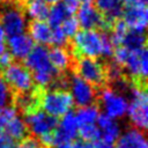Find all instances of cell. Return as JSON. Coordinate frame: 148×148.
Masks as SVG:
<instances>
[{
  "label": "cell",
  "instance_id": "6da1fadb",
  "mask_svg": "<svg viewBox=\"0 0 148 148\" xmlns=\"http://www.w3.org/2000/svg\"><path fill=\"white\" fill-rule=\"evenodd\" d=\"M73 50L80 57L110 58L114 45L109 35L96 29H82L73 36Z\"/></svg>",
  "mask_w": 148,
  "mask_h": 148
},
{
  "label": "cell",
  "instance_id": "7a4b0ae2",
  "mask_svg": "<svg viewBox=\"0 0 148 148\" xmlns=\"http://www.w3.org/2000/svg\"><path fill=\"white\" fill-rule=\"evenodd\" d=\"M25 67L30 71L34 82L45 88L58 80V71L49 58V50L44 45H36L24 59Z\"/></svg>",
  "mask_w": 148,
  "mask_h": 148
},
{
  "label": "cell",
  "instance_id": "3957f363",
  "mask_svg": "<svg viewBox=\"0 0 148 148\" xmlns=\"http://www.w3.org/2000/svg\"><path fill=\"white\" fill-rule=\"evenodd\" d=\"M112 57L113 62L124 68L134 80L145 81L148 73V56L146 47L128 50L124 46H117Z\"/></svg>",
  "mask_w": 148,
  "mask_h": 148
},
{
  "label": "cell",
  "instance_id": "277c9868",
  "mask_svg": "<svg viewBox=\"0 0 148 148\" xmlns=\"http://www.w3.org/2000/svg\"><path fill=\"white\" fill-rule=\"evenodd\" d=\"M128 119L134 128L143 131L148 125V95L143 86L135 84L130 89L127 106Z\"/></svg>",
  "mask_w": 148,
  "mask_h": 148
},
{
  "label": "cell",
  "instance_id": "5b68a950",
  "mask_svg": "<svg viewBox=\"0 0 148 148\" xmlns=\"http://www.w3.org/2000/svg\"><path fill=\"white\" fill-rule=\"evenodd\" d=\"M38 104H40L44 112L54 118L62 117L64 114L71 112L74 105L71 94L66 89L60 88L46 90L39 97Z\"/></svg>",
  "mask_w": 148,
  "mask_h": 148
},
{
  "label": "cell",
  "instance_id": "8992f818",
  "mask_svg": "<svg viewBox=\"0 0 148 148\" xmlns=\"http://www.w3.org/2000/svg\"><path fill=\"white\" fill-rule=\"evenodd\" d=\"M98 101L103 113L106 116L113 119H120L126 116L128 99L121 91L117 90L116 88H103L98 94Z\"/></svg>",
  "mask_w": 148,
  "mask_h": 148
},
{
  "label": "cell",
  "instance_id": "52a82bcc",
  "mask_svg": "<svg viewBox=\"0 0 148 148\" xmlns=\"http://www.w3.org/2000/svg\"><path fill=\"white\" fill-rule=\"evenodd\" d=\"M3 80L8 84L10 90L16 91L17 94H25L32 90L34 79L30 71L21 65L12 62L6 68H3Z\"/></svg>",
  "mask_w": 148,
  "mask_h": 148
},
{
  "label": "cell",
  "instance_id": "ba28073f",
  "mask_svg": "<svg viewBox=\"0 0 148 148\" xmlns=\"http://www.w3.org/2000/svg\"><path fill=\"white\" fill-rule=\"evenodd\" d=\"M24 123L27 125V130L38 139L52 134L58 125L57 118L47 114L42 109L37 108L25 112Z\"/></svg>",
  "mask_w": 148,
  "mask_h": 148
},
{
  "label": "cell",
  "instance_id": "9c48e42d",
  "mask_svg": "<svg viewBox=\"0 0 148 148\" xmlns=\"http://www.w3.org/2000/svg\"><path fill=\"white\" fill-rule=\"evenodd\" d=\"M76 74L92 84L94 87L102 86L106 81V68L97 58L81 57L75 65Z\"/></svg>",
  "mask_w": 148,
  "mask_h": 148
},
{
  "label": "cell",
  "instance_id": "30bf717a",
  "mask_svg": "<svg viewBox=\"0 0 148 148\" xmlns=\"http://www.w3.org/2000/svg\"><path fill=\"white\" fill-rule=\"evenodd\" d=\"M67 87L69 88L68 92L72 96L73 103L79 108L94 104L97 98L96 88L77 74H73L67 79Z\"/></svg>",
  "mask_w": 148,
  "mask_h": 148
},
{
  "label": "cell",
  "instance_id": "8fae6325",
  "mask_svg": "<svg viewBox=\"0 0 148 148\" xmlns=\"http://www.w3.org/2000/svg\"><path fill=\"white\" fill-rule=\"evenodd\" d=\"M0 21L6 37L23 34L28 28L25 14L16 6H9L5 8L0 15Z\"/></svg>",
  "mask_w": 148,
  "mask_h": 148
},
{
  "label": "cell",
  "instance_id": "7c38bea8",
  "mask_svg": "<svg viewBox=\"0 0 148 148\" xmlns=\"http://www.w3.org/2000/svg\"><path fill=\"white\" fill-rule=\"evenodd\" d=\"M76 21L79 27L82 29H108L111 27V22H109L99 10L92 6L91 3H82L77 8Z\"/></svg>",
  "mask_w": 148,
  "mask_h": 148
},
{
  "label": "cell",
  "instance_id": "4fadbf2b",
  "mask_svg": "<svg viewBox=\"0 0 148 148\" xmlns=\"http://www.w3.org/2000/svg\"><path fill=\"white\" fill-rule=\"evenodd\" d=\"M79 135V125L74 112H68L61 117L56 130L52 133L51 147H57L61 143L75 140Z\"/></svg>",
  "mask_w": 148,
  "mask_h": 148
},
{
  "label": "cell",
  "instance_id": "5bb4252c",
  "mask_svg": "<svg viewBox=\"0 0 148 148\" xmlns=\"http://www.w3.org/2000/svg\"><path fill=\"white\" fill-rule=\"evenodd\" d=\"M123 22L130 30L145 32L148 23V10L146 3H128L123 10Z\"/></svg>",
  "mask_w": 148,
  "mask_h": 148
},
{
  "label": "cell",
  "instance_id": "9a60e30c",
  "mask_svg": "<svg viewBox=\"0 0 148 148\" xmlns=\"http://www.w3.org/2000/svg\"><path fill=\"white\" fill-rule=\"evenodd\" d=\"M34 46V40L25 32L7 37L6 40V47H8L9 51L8 53L12 56V58L17 60H24Z\"/></svg>",
  "mask_w": 148,
  "mask_h": 148
},
{
  "label": "cell",
  "instance_id": "2e32d148",
  "mask_svg": "<svg viewBox=\"0 0 148 148\" xmlns=\"http://www.w3.org/2000/svg\"><path fill=\"white\" fill-rule=\"evenodd\" d=\"M96 125L101 132V140L109 145H113L121 133V128L117 119H113L105 113H99Z\"/></svg>",
  "mask_w": 148,
  "mask_h": 148
},
{
  "label": "cell",
  "instance_id": "e0dca14e",
  "mask_svg": "<svg viewBox=\"0 0 148 148\" xmlns=\"http://www.w3.org/2000/svg\"><path fill=\"white\" fill-rule=\"evenodd\" d=\"M114 143V148H148L146 135L141 130L134 127L121 132Z\"/></svg>",
  "mask_w": 148,
  "mask_h": 148
},
{
  "label": "cell",
  "instance_id": "ac0fdd59",
  "mask_svg": "<svg viewBox=\"0 0 148 148\" xmlns=\"http://www.w3.org/2000/svg\"><path fill=\"white\" fill-rule=\"evenodd\" d=\"M95 5L99 13L112 23L123 14L125 0H95Z\"/></svg>",
  "mask_w": 148,
  "mask_h": 148
},
{
  "label": "cell",
  "instance_id": "d6986e66",
  "mask_svg": "<svg viewBox=\"0 0 148 148\" xmlns=\"http://www.w3.org/2000/svg\"><path fill=\"white\" fill-rule=\"evenodd\" d=\"M29 36L37 45L51 44L52 28L45 21H32L29 25Z\"/></svg>",
  "mask_w": 148,
  "mask_h": 148
},
{
  "label": "cell",
  "instance_id": "ffe728a7",
  "mask_svg": "<svg viewBox=\"0 0 148 148\" xmlns=\"http://www.w3.org/2000/svg\"><path fill=\"white\" fill-rule=\"evenodd\" d=\"M49 58L53 67L58 71H66L72 62L71 53L64 46H54L52 50L49 51Z\"/></svg>",
  "mask_w": 148,
  "mask_h": 148
},
{
  "label": "cell",
  "instance_id": "44dd1931",
  "mask_svg": "<svg viewBox=\"0 0 148 148\" xmlns=\"http://www.w3.org/2000/svg\"><path fill=\"white\" fill-rule=\"evenodd\" d=\"M5 132L14 141L25 139V135L28 133V130H27V125L24 123V119L21 118L20 114L17 113L16 116H14L13 118H10L8 120V123L6 125Z\"/></svg>",
  "mask_w": 148,
  "mask_h": 148
},
{
  "label": "cell",
  "instance_id": "7402d4cb",
  "mask_svg": "<svg viewBox=\"0 0 148 148\" xmlns=\"http://www.w3.org/2000/svg\"><path fill=\"white\" fill-rule=\"evenodd\" d=\"M74 13H72L64 2L59 3H54L51 8H49V14H47V23L50 24L51 28H57L60 27V24L71 15H73Z\"/></svg>",
  "mask_w": 148,
  "mask_h": 148
},
{
  "label": "cell",
  "instance_id": "603a6c76",
  "mask_svg": "<svg viewBox=\"0 0 148 148\" xmlns=\"http://www.w3.org/2000/svg\"><path fill=\"white\" fill-rule=\"evenodd\" d=\"M25 14L32 21H45L49 14V5L37 0H28L25 2Z\"/></svg>",
  "mask_w": 148,
  "mask_h": 148
},
{
  "label": "cell",
  "instance_id": "cb8c5ba5",
  "mask_svg": "<svg viewBox=\"0 0 148 148\" xmlns=\"http://www.w3.org/2000/svg\"><path fill=\"white\" fill-rule=\"evenodd\" d=\"M99 116V110L94 104L80 106L79 110L75 112V118L79 126L82 125H89V124H96L97 118Z\"/></svg>",
  "mask_w": 148,
  "mask_h": 148
},
{
  "label": "cell",
  "instance_id": "d4e9b609",
  "mask_svg": "<svg viewBox=\"0 0 148 148\" xmlns=\"http://www.w3.org/2000/svg\"><path fill=\"white\" fill-rule=\"evenodd\" d=\"M118 46H124L128 50H140L146 47V37L143 32L130 30L124 36L121 43Z\"/></svg>",
  "mask_w": 148,
  "mask_h": 148
},
{
  "label": "cell",
  "instance_id": "484cf974",
  "mask_svg": "<svg viewBox=\"0 0 148 148\" xmlns=\"http://www.w3.org/2000/svg\"><path fill=\"white\" fill-rule=\"evenodd\" d=\"M79 135L86 142H95L101 140V132L96 124L79 126Z\"/></svg>",
  "mask_w": 148,
  "mask_h": 148
},
{
  "label": "cell",
  "instance_id": "4316f807",
  "mask_svg": "<svg viewBox=\"0 0 148 148\" xmlns=\"http://www.w3.org/2000/svg\"><path fill=\"white\" fill-rule=\"evenodd\" d=\"M38 101H39V98H38L37 94L31 90V91L25 92V94H20L17 103H18V106L22 110H24V112H28V111L37 108Z\"/></svg>",
  "mask_w": 148,
  "mask_h": 148
},
{
  "label": "cell",
  "instance_id": "83f0119b",
  "mask_svg": "<svg viewBox=\"0 0 148 148\" xmlns=\"http://www.w3.org/2000/svg\"><path fill=\"white\" fill-rule=\"evenodd\" d=\"M18 113L17 109L15 106L12 105H5L2 108H0V136L2 135H7L5 130H6V125L8 123V120L10 118H13L14 116H16Z\"/></svg>",
  "mask_w": 148,
  "mask_h": 148
},
{
  "label": "cell",
  "instance_id": "f1b7e54d",
  "mask_svg": "<svg viewBox=\"0 0 148 148\" xmlns=\"http://www.w3.org/2000/svg\"><path fill=\"white\" fill-rule=\"evenodd\" d=\"M127 31H128V28L126 27V24L123 21H118L114 24V27L112 29V34L110 35V38H111L114 46H118L121 43V40H123V38Z\"/></svg>",
  "mask_w": 148,
  "mask_h": 148
},
{
  "label": "cell",
  "instance_id": "f546056e",
  "mask_svg": "<svg viewBox=\"0 0 148 148\" xmlns=\"http://www.w3.org/2000/svg\"><path fill=\"white\" fill-rule=\"evenodd\" d=\"M59 28L62 30V32H64L68 38H71V37H73V36L79 31V23H77L76 18H75L73 15H71V16H68V17L60 24Z\"/></svg>",
  "mask_w": 148,
  "mask_h": 148
},
{
  "label": "cell",
  "instance_id": "4dcf8cb0",
  "mask_svg": "<svg viewBox=\"0 0 148 148\" xmlns=\"http://www.w3.org/2000/svg\"><path fill=\"white\" fill-rule=\"evenodd\" d=\"M12 99V91L3 80L2 75H0V108L8 105Z\"/></svg>",
  "mask_w": 148,
  "mask_h": 148
},
{
  "label": "cell",
  "instance_id": "1f68e13d",
  "mask_svg": "<svg viewBox=\"0 0 148 148\" xmlns=\"http://www.w3.org/2000/svg\"><path fill=\"white\" fill-rule=\"evenodd\" d=\"M68 40V37L62 32V30L57 27L52 28V36H51V44L54 46H64Z\"/></svg>",
  "mask_w": 148,
  "mask_h": 148
},
{
  "label": "cell",
  "instance_id": "d6a6232c",
  "mask_svg": "<svg viewBox=\"0 0 148 148\" xmlns=\"http://www.w3.org/2000/svg\"><path fill=\"white\" fill-rule=\"evenodd\" d=\"M14 148H42V143L37 139H23V141Z\"/></svg>",
  "mask_w": 148,
  "mask_h": 148
},
{
  "label": "cell",
  "instance_id": "836d02e7",
  "mask_svg": "<svg viewBox=\"0 0 148 148\" xmlns=\"http://www.w3.org/2000/svg\"><path fill=\"white\" fill-rule=\"evenodd\" d=\"M82 148H113L112 145H109L102 140H98V141H95V142H87V143H83V147Z\"/></svg>",
  "mask_w": 148,
  "mask_h": 148
},
{
  "label": "cell",
  "instance_id": "e575fe53",
  "mask_svg": "<svg viewBox=\"0 0 148 148\" xmlns=\"http://www.w3.org/2000/svg\"><path fill=\"white\" fill-rule=\"evenodd\" d=\"M83 147V142L79 141V140H72V141H68V142H65V143H61L54 148H82Z\"/></svg>",
  "mask_w": 148,
  "mask_h": 148
},
{
  "label": "cell",
  "instance_id": "d590c367",
  "mask_svg": "<svg viewBox=\"0 0 148 148\" xmlns=\"http://www.w3.org/2000/svg\"><path fill=\"white\" fill-rule=\"evenodd\" d=\"M12 56L8 52H3L2 54H0V68L3 69L6 68L8 65L12 64Z\"/></svg>",
  "mask_w": 148,
  "mask_h": 148
},
{
  "label": "cell",
  "instance_id": "8d00e7d4",
  "mask_svg": "<svg viewBox=\"0 0 148 148\" xmlns=\"http://www.w3.org/2000/svg\"><path fill=\"white\" fill-rule=\"evenodd\" d=\"M6 40H7V37L5 35V31L2 29L1 21H0V54L6 52Z\"/></svg>",
  "mask_w": 148,
  "mask_h": 148
},
{
  "label": "cell",
  "instance_id": "74e56055",
  "mask_svg": "<svg viewBox=\"0 0 148 148\" xmlns=\"http://www.w3.org/2000/svg\"><path fill=\"white\" fill-rule=\"evenodd\" d=\"M37 1L44 2V3H46V5H54V3H57L59 0H37Z\"/></svg>",
  "mask_w": 148,
  "mask_h": 148
},
{
  "label": "cell",
  "instance_id": "f35d334b",
  "mask_svg": "<svg viewBox=\"0 0 148 148\" xmlns=\"http://www.w3.org/2000/svg\"><path fill=\"white\" fill-rule=\"evenodd\" d=\"M127 1L128 3H133V2H136V3H146L147 0H125Z\"/></svg>",
  "mask_w": 148,
  "mask_h": 148
},
{
  "label": "cell",
  "instance_id": "ab89813d",
  "mask_svg": "<svg viewBox=\"0 0 148 148\" xmlns=\"http://www.w3.org/2000/svg\"><path fill=\"white\" fill-rule=\"evenodd\" d=\"M79 3H91L94 0H77Z\"/></svg>",
  "mask_w": 148,
  "mask_h": 148
},
{
  "label": "cell",
  "instance_id": "60d3db41",
  "mask_svg": "<svg viewBox=\"0 0 148 148\" xmlns=\"http://www.w3.org/2000/svg\"><path fill=\"white\" fill-rule=\"evenodd\" d=\"M13 0H0V2H12Z\"/></svg>",
  "mask_w": 148,
  "mask_h": 148
}]
</instances>
